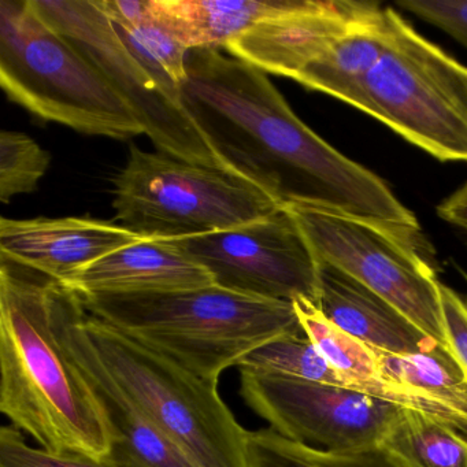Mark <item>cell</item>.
<instances>
[{
    "label": "cell",
    "mask_w": 467,
    "mask_h": 467,
    "mask_svg": "<svg viewBox=\"0 0 467 467\" xmlns=\"http://www.w3.org/2000/svg\"><path fill=\"white\" fill-rule=\"evenodd\" d=\"M180 102L223 171L284 207L337 210L420 236L414 213L387 182L311 130L266 73L220 50H190Z\"/></svg>",
    "instance_id": "6da1fadb"
},
{
    "label": "cell",
    "mask_w": 467,
    "mask_h": 467,
    "mask_svg": "<svg viewBox=\"0 0 467 467\" xmlns=\"http://www.w3.org/2000/svg\"><path fill=\"white\" fill-rule=\"evenodd\" d=\"M61 283L13 262L0 269V411L57 455L103 462L110 423L58 336Z\"/></svg>",
    "instance_id": "7a4b0ae2"
},
{
    "label": "cell",
    "mask_w": 467,
    "mask_h": 467,
    "mask_svg": "<svg viewBox=\"0 0 467 467\" xmlns=\"http://www.w3.org/2000/svg\"><path fill=\"white\" fill-rule=\"evenodd\" d=\"M80 297L91 316L214 384L258 347L305 335L291 302L247 296L215 284L162 294Z\"/></svg>",
    "instance_id": "3957f363"
},
{
    "label": "cell",
    "mask_w": 467,
    "mask_h": 467,
    "mask_svg": "<svg viewBox=\"0 0 467 467\" xmlns=\"http://www.w3.org/2000/svg\"><path fill=\"white\" fill-rule=\"evenodd\" d=\"M0 86L43 121L116 140L146 133L105 76L28 0L0 2Z\"/></svg>",
    "instance_id": "277c9868"
},
{
    "label": "cell",
    "mask_w": 467,
    "mask_h": 467,
    "mask_svg": "<svg viewBox=\"0 0 467 467\" xmlns=\"http://www.w3.org/2000/svg\"><path fill=\"white\" fill-rule=\"evenodd\" d=\"M80 327L114 381L198 467H248L247 429L218 393L169 358L91 316Z\"/></svg>",
    "instance_id": "5b68a950"
},
{
    "label": "cell",
    "mask_w": 467,
    "mask_h": 467,
    "mask_svg": "<svg viewBox=\"0 0 467 467\" xmlns=\"http://www.w3.org/2000/svg\"><path fill=\"white\" fill-rule=\"evenodd\" d=\"M113 182L116 218L141 239L177 240L228 231L284 207L223 169L144 151L135 144Z\"/></svg>",
    "instance_id": "8992f818"
},
{
    "label": "cell",
    "mask_w": 467,
    "mask_h": 467,
    "mask_svg": "<svg viewBox=\"0 0 467 467\" xmlns=\"http://www.w3.org/2000/svg\"><path fill=\"white\" fill-rule=\"evenodd\" d=\"M349 106L444 162H467V67L400 15Z\"/></svg>",
    "instance_id": "52a82bcc"
},
{
    "label": "cell",
    "mask_w": 467,
    "mask_h": 467,
    "mask_svg": "<svg viewBox=\"0 0 467 467\" xmlns=\"http://www.w3.org/2000/svg\"><path fill=\"white\" fill-rule=\"evenodd\" d=\"M319 264L359 281L440 344H445L441 292L414 240L389 226L311 204L285 206Z\"/></svg>",
    "instance_id": "ba28073f"
},
{
    "label": "cell",
    "mask_w": 467,
    "mask_h": 467,
    "mask_svg": "<svg viewBox=\"0 0 467 467\" xmlns=\"http://www.w3.org/2000/svg\"><path fill=\"white\" fill-rule=\"evenodd\" d=\"M28 2L47 26L67 37L105 76L160 152L185 162L223 169L182 102L169 95L128 50L98 0Z\"/></svg>",
    "instance_id": "9c48e42d"
},
{
    "label": "cell",
    "mask_w": 467,
    "mask_h": 467,
    "mask_svg": "<svg viewBox=\"0 0 467 467\" xmlns=\"http://www.w3.org/2000/svg\"><path fill=\"white\" fill-rule=\"evenodd\" d=\"M174 242L221 288L291 303L306 297L318 305L321 264L285 207L239 228Z\"/></svg>",
    "instance_id": "30bf717a"
},
{
    "label": "cell",
    "mask_w": 467,
    "mask_h": 467,
    "mask_svg": "<svg viewBox=\"0 0 467 467\" xmlns=\"http://www.w3.org/2000/svg\"><path fill=\"white\" fill-rule=\"evenodd\" d=\"M240 395L281 436L325 451L381 444L404 407L362 390L240 368Z\"/></svg>",
    "instance_id": "8fae6325"
},
{
    "label": "cell",
    "mask_w": 467,
    "mask_h": 467,
    "mask_svg": "<svg viewBox=\"0 0 467 467\" xmlns=\"http://www.w3.org/2000/svg\"><path fill=\"white\" fill-rule=\"evenodd\" d=\"M381 9L373 2L299 0L294 9L259 21L223 50L261 72L295 80L337 40Z\"/></svg>",
    "instance_id": "7c38bea8"
},
{
    "label": "cell",
    "mask_w": 467,
    "mask_h": 467,
    "mask_svg": "<svg viewBox=\"0 0 467 467\" xmlns=\"http://www.w3.org/2000/svg\"><path fill=\"white\" fill-rule=\"evenodd\" d=\"M83 311L80 295L61 284L57 306L59 338L99 399L113 434V448L103 462L114 467H198L114 381L81 329Z\"/></svg>",
    "instance_id": "4fadbf2b"
},
{
    "label": "cell",
    "mask_w": 467,
    "mask_h": 467,
    "mask_svg": "<svg viewBox=\"0 0 467 467\" xmlns=\"http://www.w3.org/2000/svg\"><path fill=\"white\" fill-rule=\"evenodd\" d=\"M141 237L89 217L0 220V256L67 285L81 270Z\"/></svg>",
    "instance_id": "5bb4252c"
},
{
    "label": "cell",
    "mask_w": 467,
    "mask_h": 467,
    "mask_svg": "<svg viewBox=\"0 0 467 467\" xmlns=\"http://www.w3.org/2000/svg\"><path fill=\"white\" fill-rule=\"evenodd\" d=\"M214 285L174 240L141 239L81 270L67 288L88 295L162 294Z\"/></svg>",
    "instance_id": "9a60e30c"
},
{
    "label": "cell",
    "mask_w": 467,
    "mask_h": 467,
    "mask_svg": "<svg viewBox=\"0 0 467 467\" xmlns=\"http://www.w3.org/2000/svg\"><path fill=\"white\" fill-rule=\"evenodd\" d=\"M319 310L347 335L389 354H414L439 341L384 297L329 265L319 272Z\"/></svg>",
    "instance_id": "2e32d148"
},
{
    "label": "cell",
    "mask_w": 467,
    "mask_h": 467,
    "mask_svg": "<svg viewBox=\"0 0 467 467\" xmlns=\"http://www.w3.org/2000/svg\"><path fill=\"white\" fill-rule=\"evenodd\" d=\"M373 349L392 403L434 418L467 440V376L447 346L414 354Z\"/></svg>",
    "instance_id": "e0dca14e"
},
{
    "label": "cell",
    "mask_w": 467,
    "mask_h": 467,
    "mask_svg": "<svg viewBox=\"0 0 467 467\" xmlns=\"http://www.w3.org/2000/svg\"><path fill=\"white\" fill-rule=\"evenodd\" d=\"M299 0H151L155 18L188 50H220L265 18Z\"/></svg>",
    "instance_id": "ac0fdd59"
},
{
    "label": "cell",
    "mask_w": 467,
    "mask_h": 467,
    "mask_svg": "<svg viewBox=\"0 0 467 467\" xmlns=\"http://www.w3.org/2000/svg\"><path fill=\"white\" fill-rule=\"evenodd\" d=\"M398 15L390 7H382L303 69L295 81L349 105L366 76L387 51Z\"/></svg>",
    "instance_id": "d6986e66"
},
{
    "label": "cell",
    "mask_w": 467,
    "mask_h": 467,
    "mask_svg": "<svg viewBox=\"0 0 467 467\" xmlns=\"http://www.w3.org/2000/svg\"><path fill=\"white\" fill-rule=\"evenodd\" d=\"M292 305L303 332L316 344L346 387L390 401L389 390L371 347L332 324L311 300L297 297Z\"/></svg>",
    "instance_id": "ffe728a7"
},
{
    "label": "cell",
    "mask_w": 467,
    "mask_h": 467,
    "mask_svg": "<svg viewBox=\"0 0 467 467\" xmlns=\"http://www.w3.org/2000/svg\"><path fill=\"white\" fill-rule=\"evenodd\" d=\"M381 445L407 467H467V440L415 410L401 409Z\"/></svg>",
    "instance_id": "44dd1931"
},
{
    "label": "cell",
    "mask_w": 467,
    "mask_h": 467,
    "mask_svg": "<svg viewBox=\"0 0 467 467\" xmlns=\"http://www.w3.org/2000/svg\"><path fill=\"white\" fill-rule=\"evenodd\" d=\"M248 467H407L381 444L325 451L292 441L272 428L248 431Z\"/></svg>",
    "instance_id": "7402d4cb"
},
{
    "label": "cell",
    "mask_w": 467,
    "mask_h": 467,
    "mask_svg": "<svg viewBox=\"0 0 467 467\" xmlns=\"http://www.w3.org/2000/svg\"><path fill=\"white\" fill-rule=\"evenodd\" d=\"M114 28L144 69L169 95L180 100V87L187 78L190 50L155 18L154 13L151 18L138 26H114Z\"/></svg>",
    "instance_id": "603a6c76"
},
{
    "label": "cell",
    "mask_w": 467,
    "mask_h": 467,
    "mask_svg": "<svg viewBox=\"0 0 467 467\" xmlns=\"http://www.w3.org/2000/svg\"><path fill=\"white\" fill-rule=\"evenodd\" d=\"M237 368L270 376L346 387L316 344L306 335L275 338L245 355L237 363Z\"/></svg>",
    "instance_id": "cb8c5ba5"
},
{
    "label": "cell",
    "mask_w": 467,
    "mask_h": 467,
    "mask_svg": "<svg viewBox=\"0 0 467 467\" xmlns=\"http://www.w3.org/2000/svg\"><path fill=\"white\" fill-rule=\"evenodd\" d=\"M50 152L20 132L0 133V201L34 192L50 168Z\"/></svg>",
    "instance_id": "d4e9b609"
},
{
    "label": "cell",
    "mask_w": 467,
    "mask_h": 467,
    "mask_svg": "<svg viewBox=\"0 0 467 467\" xmlns=\"http://www.w3.org/2000/svg\"><path fill=\"white\" fill-rule=\"evenodd\" d=\"M0 467H114L106 462L81 456L57 455L43 448L31 447L16 426L0 429Z\"/></svg>",
    "instance_id": "484cf974"
},
{
    "label": "cell",
    "mask_w": 467,
    "mask_h": 467,
    "mask_svg": "<svg viewBox=\"0 0 467 467\" xmlns=\"http://www.w3.org/2000/svg\"><path fill=\"white\" fill-rule=\"evenodd\" d=\"M398 6L441 29L467 50V0H400Z\"/></svg>",
    "instance_id": "4316f807"
},
{
    "label": "cell",
    "mask_w": 467,
    "mask_h": 467,
    "mask_svg": "<svg viewBox=\"0 0 467 467\" xmlns=\"http://www.w3.org/2000/svg\"><path fill=\"white\" fill-rule=\"evenodd\" d=\"M445 344L467 376V302L452 288L441 284Z\"/></svg>",
    "instance_id": "83f0119b"
},
{
    "label": "cell",
    "mask_w": 467,
    "mask_h": 467,
    "mask_svg": "<svg viewBox=\"0 0 467 467\" xmlns=\"http://www.w3.org/2000/svg\"><path fill=\"white\" fill-rule=\"evenodd\" d=\"M114 26H138L152 16L151 0H98Z\"/></svg>",
    "instance_id": "f1b7e54d"
},
{
    "label": "cell",
    "mask_w": 467,
    "mask_h": 467,
    "mask_svg": "<svg viewBox=\"0 0 467 467\" xmlns=\"http://www.w3.org/2000/svg\"><path fill=\"white\" fill-rule=\"evenodd\" d=\"M437 214L445 223L467 234V182L437 206Z\"/></svg>",
    "instance_id": "f546056e"
}]
</instances>
